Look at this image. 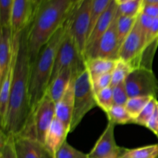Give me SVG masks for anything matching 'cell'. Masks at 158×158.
Instances as JSON below:
<instances>
[{
  "instance_id": "obj_1",
  "label": "cell",
  "mask_w": 158,
  "mask_h": 158,
  "mask_svg": "<svg viewBox=\"0 0 158 158\" xmlns=\"http://www.w3.org/2000/svg\"><path fill=\"white\" fill-rule=\"evenodd\" d=\"M27 31L28 28H26L20 35L19 47L11 87L6 126L1 129L6 134L13 137L22 134L32 125L29 94L30 59Z\"/></svg>"
},
{
  "instance_id": "obj_2",
  "label": "cell",
  "mask_w": 158,
  "mask_h": 158,
  "mask_svg": "<svg viewBox=\"0 0 158 158\" xmlns=\"http://www.w3.org/2000/svg\"><path fill=\"white\" fill-rule=\"evenodd\" d=\"M73 9V0H46L37 8L27 31L30 63L67 21Z\"/></svg>"
},
{
  "instance_id": "obj_3",
  "label": "cell",
  "mask_w": 158,
  "mask_h": 158,
  "mask_svg": "<svg viewBox=\"0 0 158 158\" xmlns=\"http://www.w3.org/2000/svg\"><path fill=\"white\" fill-rule=\"evenodd\" d=\"M66 29L67 23L66 22L42 48L33 63H30L29 94L32 114L46 94L50 83L56 55Z\"/></svg>"
},
{
  "instance_id": "obj_4",
  "label": "cell",
  "mask_w": 158,
  "mask_h": 158,
  "mask_svg": "<svg viewBox=\"0 0 158 158\" xmlns=\"http://www.w3.org/2000/svg\"><path fill=\"white\" fill-rule=\"evenodd\" d=\"M73 87L74 110L69 133L78 127L86 114L97 106L92 80L86 68L73 77Z\"/></svg>"
},
{
  "instance_id": "obj_5",
  "label": "cell",
  "mask_w": 158,
  "mask_h": 158,
  "mask_svg": "<svg viewBox=\"0 0 158 158\" xmlns=\"http://www.w3.org/2000/svg\"><path fill=\"white\" fill-rule=\"evenodd\" d=\"M65 69H72L73 77L86 69L84 57L80 53L73 38L68 31V26L56 55L50 83Z\"/></svg>"
},
{
  "instance_id": "obj_6",
  "label": "cell",
  "mask_w": 158,
  "mask_h": 158,
  "mask_svg": "<svg viewBox=\"0 0 158 158\" xmlns=\"http://www.w3.org/2000/svg\"><path fill=\"white\" fill-rule=\"evenodd\" d=\"M93 1L82 0L74 6L67 19L68 31L83 57L90 29Z\"/></svg>"
},
{
  "instance_id": "obj_7",
  "label": "cell",
  "mask_w": 158,
  "mask_h": 158,
  "mask_svg": "<svg viewBox=\"0 0 158 158\" xmlns=\"http://www.w3.org/2000/svg\"><path fill=\"white\" fill-rule=\"evenodd\" d=\"M125 86L129 97H158V80L151 69H134L127 78Z\"/></svg>"
},
{
  "instance_id": "obj_8",
  "label": "cell",
  "mask_w": 158,
  "mask_h": 158,
  "mask_svg": "<svg viewBox=\"0 0 158 158\" xmlns=\"http://www.w3.org/2000/svg\"><path fill=\"white\" fill-rule=\"evenodd\" d=\"M117 16L111 23L109 29L102 35L100 40L85 52V61L94 58H103L109 60H119L120 44L117 34Z\"/></svg>"
},
{
  "instance_id": "obj_9",
  "label": "cell",
  "mask_w": 158,
  "mask_h": 158,
  "mask_svg": "<svg viewBox=\"0 0 158 158\" xmlns=\"http://www.w3.org/2000/svg\"><path fill=\"white\" fill-rule=\"evenodd\" d=\"M148 45L147 34L139 26L137 20L135 26L120 46L119 60L129 63L135 69L137 60Z\"/></svg>"
},
{
  "instance_id": "obj_10",
  "label": "cell",
  "mask_w": 158,
  "mask_h": 158,
  "mask_svg": "<svg viewBox=\"0 0 158 158\" xmlns=\"http://www.w3.org/2000/svg\"><path fill=\"white\" fill-rule=\"evenodd\" d=\"M32 117L36 139L44 143L46 133L56 117V103L47 92L37 104Z\"/></svg>"
},
{
  "instance_id": "obj_11",
  "label": "cell",
  "mask_w": 158,
  "mask_h": 158,
  "mask_svg": "<svg viewBox=\"0 0 158 158\" xmlns=\"http://www.w3.org/2000/svg\"><path fill=\"white\" fill-rule=\"evenodd\" d=\"M21 32L14 35L13 38V56L11 62L10 67L5 77L4 80L0 83V124L1 129H3L6 126V117H7L8 109H9V97H10L11 87H12V80H13L14 72H15V63L18 56L19 40Z\"/></svg>"
},
{
  "instance_id": "obj_12",
  "label": "cell",
  "mask_w": 158,
  "mask_h": 158,
  "mask_svg": "<svg viewBox=\"0 0 158 158\" xmlns=\"http://www.w3.org/2000/svg\"><path fill=\"white\" fill-rule=\"evenodd\" d=\"M14 143L17 158H55L44 143L34 137L15 136Z\"/></svg>"
},
{
  "instance_id": "obj_13",
  "label": "cell",
  "mask_w": 158,
  "mask_h": 158,
  "mask_svg": "<svg viewBox=\"0 0 158 158\" xmlns=\"http://www.w3.org/2000/svg\"><path fill=\"white\" fill-rule=\"evenodd\" d=\"M34 12L32 0H14L10 24L13 35L29 27L33 19Z\"/></svg>"
},
{
  "instance_id": "obj_14",
  "label": "cell",
  "mask_w": 158,
  "mask_h": 158,
  "mask_svg": "<svg viewBox=\"0 0 158 158\" xmlns=\"http://www.w3.org/2000/svg\"><path fill=\"white\" fill-rule=\"evenodd\" d=\"M115 124L108 121L103 134L100 135L94 148L88 154L89 158H109L122 150L117 144L114 137Z\"/></svg>"
},
{
  "instance_id": "obj_15",
  "label": "cell",
  "mask_w": 158,
  "mask_h": 158,
  "mask_svg": "<svg viewBox=\"0 0 158 158\" xmlns=\"http://www.w3.org/2000/svg\"><path fill=\"white\" fill-rule=\"evenodd\" d=\"M14 35L11 26H1L0 29V83L10 67L13 56Z\"/></svg>"
},
{
  "instance_id": "obj_16",
  "label": "cell",
  "mask_w": 158,
  "mask_h": 158,
  "mask_svg": "<svg viewBox=\"0 0 158 158\" xmlns=\"http://www.w3.org/2000/svg\"><path fill=\"white\" fill-rule=\"evenodd\" d=\"M117 12H118V5L116 2L115 0H113L109 7L100 15L96 24L94 25V28L88 37L85 52L91 46H94L100 40V37L106 32V30L109 29L111 23L115 19Z\"/></svg>"
},
{
  "instance_id": "obj_17",
  "label": "cell",
  "mask_w": 158,
  "mask_h": 158,
  "mask_svg": "<svg viewBox=\"0 0 158 158\" xmlns=\"http://www.w3.org/2000/svg\"><path fill=\"white\" fill-rule=\"evenodd\" d=\"M74 110L73 77L64 95L56 103V117L70 131Z\"/></svg>"
},
{
  "instance_id": "obj_18",
  "label": "cell",
  "mask_w": 158,
  "mask_h": 158,
  "mask_svg": "<svg viewBox=\"0 0 158 158\" xmlns=\"http://www.w3.org/2000/svg\"><path fill=\"white\" fill-rule=\"evenodd\" d=\"M68 134H69V131L64 123L55 117L46 133L45 146L55 155L59 148L66 140Z\"/></svg>"
},
{
  "instance_id": "obj_19",
  "label": "cell",
  "mask_w": 158,
  "mask_h": 158,
  "mask_svg": "<svg viewBox=\"0 0 158 158\" xmlns=\"http://www.w3.org/2000/svg\"><path fill=\"white\" fill-rule=\"evenodd\" d=\"M73 77V73L71 69H65L50 83L46 92L54 103H56L63 97L67 90Z\"/></svg>"
},
{
  "instance_id": "obj_20",
  "label": "cell",
  "mask_w": 158,
  "mask_h": 158,
  "mask_svg": "<svg viewBox=\"0 0 158 158\" xmlns=\"http://www.w3.org/2000/svg\"><path fill=\"white\" fill-rule=\"evenodd\" d=\"M117 60L103 58H94L85 61L86 68L89 72L91 80L104 74L112 73Z\"/></svg>"
},
{
  "instance_id": "obj_21",
  "label": "cell",
  "mask_w": 158,
  "mask_h": 158,
  "mask_svg": "<svg viewBox=\"0 0 158 158\" xmlns=\"http://www.w3.org/2000/svg\"><path fill=\"white\" fill-rule=\"evenodd\" d=\"M108 121L114 123V124H127L133 123L134 119L126 109L125 106L114 105L107 112Z\"/></svg>"
},
{
  "instance_id": "obj_22",
  "label": "cell",
  "mask_w": 158,
  "mask_h": 158,
  "mask_svg": "<svg viewBox=\"0 0 158 158\" xmlns=\"http://www.w3.org/2000/svg\"><path fill=\"white\" fill-rule=\"evenodd\" d=\"M137 20V17H130L121 15L118 10L117 28L120 46L135 26Z\"/></svg>"
},
{
  "instance_id": "obj_23",
  "label": "cell",
  "mask_w": 158,
  "mask_h": 158,
  "mask_svg": "<svg viewBox=\"0 0 158 158\" xmlns=\"http://www.w3.org/2000/svg\"><path fill=\"white\" fill-rule=\"evenodd\" d=\"M134 69L133 66L129 63H127L122 60H117L115 68L112 72L111 87H114L121 83H124L128 76Z\"/></svg>"
},
{
  "instance_id": "obj_24",
  "label": "cell",
  "mask_w": 158,
  "mask_h": 158,
  "mask_svg": "<svg viewBox=\"0 0 158 158\" xmlns=\"http://www.w3.org/2000/svg\"><path fill=\"white\" fill-rule=\"evenodd\" d=\"M122 158H158V144H151L140 148H126Z\"/></svg>"
},
{
  "instance_id": "obj_25",
  "label": "cell",
  "mask_w": 158,
  "mask_h": 158,
  "mask_svg": "<svg viewBox=\"0 0 158 158\" xmlns=\"http://www.w3.org/2000/svg\"><path fill=\"white\" fill-rule=\"evenodd\" d=\"M0 158H17L14 137L6 134L2 131L0 139Z\"/></svg>"
},
{
  "instance_id": "obj_26",
  "label": "cell",
  "mask_w": 158,
  "mask_h": 158,
  "mask_svg": "<svg viewBox=\"0 0 158 158\" xmlns=\"http://www.w3.org/2000/svg\"><path fill=\"white\" fill-rule=\"evenodd\" d=\"M151 98V97H134L128 99L125 107L134 120L143 110Z\"/></svg>"
},
{
  "instance_id": "obj_27",
  "label": "cell",
  "mask_w": 158,
  "mask_h": 158,
  "mask_svg": "<svg viewBox=\"0 0 158 158\" xmlns=\"http://www.w3.org/2000/svg\"><path fill=\"white\" fill-rule=\"evenodd\" d=\"M95 97L97 106H99L105 114L114 105L113 89L111 86L96 93Z\"/></svg>"
},
{
  "instance_id": "obj_28",
  "label": "cell",
  "mask_w": 158,
  "mask_h": 158,
  "mask_svg": "<svg viewBox=\"0 0 158 158\" xmlns=\"http://www.w3.org/2000/svg\"><path fill=\"white\" fill-rule=\"evenodd\" d=\"M143 6V0H131L119 5L118 10L121 15L130 17H138Z\"/></svg>"
},
{
  "instance_id": "obj_29",
  "label": "cell",
  "mask_w": 158,
  "mask_h": 158,
  "mask_svg": "<svg viewBox=\"0 0 158 158\" xmlns=\"http://www.w3.org/2000/svg\"><path fill=\"white\" fill-rule=\"evenodd\" d=\"M157 103V98H156V97H152V98L150 100V101L148 103V104H147L146 106H145V107L143 108V110H142L141 112L140 113V114L134 119L133 123H135V124L140 125V126H143L146 127L148 121H149V120L151 119L152 114H154V110H155Z\"/></svg>"
},
{
  "instance_id": "obj_30",
  "label": "cell",
  "mask_w": 158,
  "mask_h": 158,
  "mask_svg": "<svg viewBox=\"0 0 158 158\" xmlns=\"http://www.w3.org/2000/svg\"><path fill=\"white\" fill-rule=\"evenodd\" d=\"M55 158H89L88 154L82 152L65 141L56 152Z\"/></svg>"
},
{
  "instance_id": "obj_31",
  "label": "cell",
  "mask_w": 158,
  "mask_h": 158,
  "mask_svg": "<svg viewBox=\"0 0 158 158\" xmlns=\"http://www.w3.org/2000/svg\"><path fill=\"white\" fill-rule=\"evenodd\" d=\"M113 0H94L92 5V12H91V23L89 34L96 24L100 15L106 11V9L109 7Z\"/></svg>"
},
{
  "instance_id": "obj_32",
  "label": "cell",
  "mask_w": 158,
  "mask_h": 158,
  "mask_svg": "<svg viewBox=\"0 0 158 158\" xmlns=\"http://www.w3.org/2000/svg\"><path fill=\"white\" fill-rule=\"evenodd\" d=\"M14 0H0V27L10 26Z\"/></svg>"
},
{
  "instance_id": "obj_33",
  "label": "cell",
  "mask_w": 158,
  "mask_h": 158,
  "mask_svg": "<svg viewBox=\"0 0 158 158\" xmlns=\"http://www.w3.org/2000/svg\"><path fill=\"white\" fill-rule=\"evenodd\" d=\"M112 89L114 105L125 106L128 99L130 98L127 91L126 86H125V82L114 86Z\"/></svg>"
},
{
  "instance_id": "obj_34",
  "label": "cell",
  "mask_w": 158,
  "mask_h": 158,
  "mask_svg": "<svg viewBox=\"0 0 158 158\" xmlns=\"http://www.w3.org/2000/svg\"><path fill=\"white\" fill-rule=\"evenodd\" d=\"M111 82H112V73L102 75L95 80H92L93 87L95 94L101 89L111 86Z\"/></svg>"
},
{
  "instance_id": "obj_35",
  "label": "cell",
  "mask_w": 158,
  "mask_h": 158,
  "mask_svg": "<svg viewBox=\"0 0 158 158\" xmlns=\"http://www.w3.org/2000/svg\"><path fill=\"white\" fill-rule=\"evenodd\" d=\"M153 20H154V19L148 16V15L143 13V12H140V15L137 17V23H138L140 28L143 29V32L147 34V38H148V35L149 34L150 30H151Z\"/></svg>"
},
{
  "instance_id": "obj_36",
  "label": "cell",
  "mask_w": 158,
  "mask_h": 158,
  "mask_svg": "<svg viewBox=\"0 0 158 158\" xmlns=\"http://www.w3.org/2000/svg\"><path fill=\"white\" fill-rule=\"evenodd\" d=\"M148 129L152 131L154 134H157L158 132V103L156 106L155 110H154V114L151 116V119L148 121V124L146 127Z\"/></svg>"
},
{
  "instance_id": "obj_37",
  "label": "cell",
  "mask_w": 158,
  "mask_h": 158,
  "mask_svg": "<svg viewBox=\"0 0 158 158\" xmlns=\"http://www.w3.org/2000/svg\"><path fill=\"white\" fill-rule=\"evenodd\" d=\"M141 12L153 19L158 18V5H145L143 6Z\"/></svg>"
},
{
  "instance_id": "obj_38",
  "label": "cell",
  "mask_w": 158,
  "mask_h": 158,
  "mask_svg": "<svg viewBox=\"0 0 158 158\" xmlns=\"http://www.w3.org/2000/svg\"><path fill=\"white\" fill-rule=\"evenodd\" d=\"M125 150H126V148H123L120 152H118L117 154H114V155L111 156V157H110L109 158H122L123 157V154H124V152H125Z\"/></svg>"
},
{
  "instance_id": "obj_39",
  "label": "cell",
  "mask_w": 158,
  "mask_h": 158,
  "mask_svg": "<svg viewBox=\"0 0 158 158\" xmlns=\"http://www.w3.org/2000/svg\"><path fill=\"white\" fill-rule=\"evenodd\" d=\"M44 1H45V0H32V2H33L34 9H35V11L36 10L37 8H38L39 6H40V5H41L42 3H43ZM34 13H35V12H34Z\"/></svg>"
},
{
  "instance_id": "obj_40",
  "label": "cell",
  "mask_w": 158,
  "mask_h": 158,
  "mask_svg": "<svg viewBox=\"0 0 158 158\" xmlns=\"http://www.w3.org/2000/svg\"><path fill=\"white\" fill-rule=\"evenodd\" d=\"M145 5H158V0H143V6Z\"/></svg>"
},
{
  "instance_id": "obj_41",
  "label": "cell",
  "mask_w": 158,
  "mask_h": 158,
  "mask_svg": "<svg viewBox=\"0 0 158 158\" xmlns=\"http://www.w3.org/2000/svg\"><path fill=\"white\" fill-rule=\"evenodd\" d=\"M116 2L117 3V5H121V4H123V3L127 2H129L131 1V0H115Z\"/></svg>"
},
{
  "instance_id": "obj_42",
  "label": "cell",
  "mask_w": 158,
  "mask_h": 158,
  "mask_svg": "<svg viewBox=\"0 0 158 158\" xmlns=\"http://www.w3.org/2000/svg\"><path fill=\"white\" fill-rule=\"evenodd\" d=\"M81 1L82 0H73V7L76 6V5H77L78 3H80Z\"/></svg>"
},
{
  "instance_id": "obj_43",
  "label": "cell",
  "mask_w": 158,
  "mask_h": 158,
  "mask_svg": "<svg viewBox=\"0 0 158 158\" xmlns=\"http://www.w3.org/2000/svg\"><path fill=\"white\" fill-rule=\"evenodd\" d=\"M156 136H157V138H158V132H157V134H156Z\"/></svg>"
},
{
  "instance_id": "obj_44",
  "label": "cell",
  "mask_w": 158,
  "mask_h": 158,
  "mask_svg": "<svg viewBox=\"0 0 158 158\" xmlns=\"http://www.w3.org/2000/svg\"><path fill=\"white\" fill-rule=\"evenodd\" d=\"M45 1H46V0H45ZM45 1H44V2H45Z\"/></svg>"
}]
</instances>
